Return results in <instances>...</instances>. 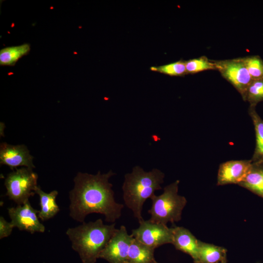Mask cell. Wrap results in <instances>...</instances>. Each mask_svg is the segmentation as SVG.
<instances>
[{
    "label": "cell",
    "mask_w": 263,
    "mask_h": 263,
    "mask_svg": "<svg viewBox=\"0 0 263 263\" xmlns=\"http://www.w3.org/2000/svg\"><path fill=\"white\" fill-rule=\"evenodd\" d=\"M112 170L96 174L78 172L74 178L75 186L69 192L70 217L81 223L90 214L105 216L106 221L115 222L121 216L124 205L116 202L110 178Z\"/></svg>",
    "instance_id": "cell-1"
},
{
    "label": "cell",
    "mask_w": 263,
    "mask_h": 263,
    "mask_svg": "<svg viewBox=\"0 0 263 263\" xmlns=\"http://www.w3.org/2000/svg\"><path fill=\"white\" fill-rule=\"evenodd\" d=\"M116 229L115 223L106 225L98 219L69 228L66 234L83 263H95Z\"/></svg>",
    "instance_id": "cell-2"
},
{
    "label": "cell",
    "mask_w": 263,
    "mask_h": 263,
    "mask_svg": "<svg viewBox=\"0 0 263 263\" xmlns=\"http://www.w3.org/2000/svg\"><path fill=\"white\" fill-rule=\"evenodd\" d=\"M124 177L122 187L123 200L139 222L143 219L142 211L144 204L156 190L162 189L161 185L164 182L165 174L158 169L146 171L136 166Z\"/></svg>",
    "instance_id": "cell-3"
},
{
    "label": "cell",
    "mask_w": 263,
    "mask_h": 263,
    "mask_svg": "<svg viewBox=\"0 0 263 263\" xmlns=\"http://www.w3.org/2000/svg\"><path fill=\"white\" fill-rule=\"evenodd\" d=\"M179 183V180H176L165 187L161 194H154L150 198L152 204L148 210L150 215V220L166 225L181 220L187 200L178 193Z\"/></svg>",
    "instance_id": "cell-4"
},
{
    "label": "cell",
    "mask_w": 263,
    "mask_h": 263,
    "mask_svg": "<svg viewBox=\"0 0 263 263\" xmlns=\"http://www.w3.org/2000/svg\"><path fill=\"white\" fill-rule=\"evenodd\" d=\"M38 178V174L32 169L28 168L16 169L9 173L5 178L6 195L17 205L24 204L36 193Z\"/></svg>",
    "instance_id": "cell-5"
},
{
    "label": "cell",
    "mask_w": 263,
    "mask_h": 263,
    "mask_svg": "<svg viewBox=\"0 0 263 263\" xmlns=\"http://www.w3.org/2000/svg\"><path fill=\"white\" fill-rule=\"evenodd\" d=\"M138 222L139 227L132 229L131 234L138 242L154 249L165 244H172L171 227L150 220L143 219Z\"/></svg>",
    "instance_id": "cell-6"
},
{
    "label": "cell",
    "mask_w": 263,
    "mask_h": 263,
    "mask_svg": "<svg viewBox=\"0 0 263 263\" xmlns=\"http://www.w3.org/2000/svg\"><path fill=\"white\" fill-rule=\"evenodd\" d=\"M214 61L216 70L232 85L245 100L247 88L253 80L242 58Z\"/></svg>",
    "instance_id": "cell-7"
},
{
    "label": "cell",
    "mask_w": 263,
    "mask_h": 263,
    "mask_svg": "<svg viewBox=\"0 0 263 263\" xmlns=\"http://www.w3.org/2000/svg\"><path fill=\"white\" fill-rule=\"evenodd\" d=\"M132 239V235L128 234L126 227L121 225L100 253L99 258L109 263H128V253Z\"/></svg>",
    "instance_id": "cell-8"
},
{
    "label": "cell",
    "mask_w": 263,
    "mask_h": 263,
    "mask_svg": "<svg viewBox=\"0 0 263 263\" xmlns=\"http://www.w3.org/2000/svg\"><path fill=\"white\" fill-rule=\"evenodd\" d=\"M8 212L14 227L31 234L45 231V226L39 220V210L34 209L29 201L23 205L8 208Z\"/></svg>",
    "instance_id": "cell-9"
},
{
    "label": "cell",
    "mask_w": 263,
    "mask_h": 263,
    "mask_svg": "<svg viewBox=\"0 0 263 263\" xmlns=\"http://www.w3.org/2000/svg\"><path fill=\"white\" fill-rule=\"evenodd\" d=\"M33 159V157L24 145H12L6 143L0 144V163L11 169L20 166L33 169L35 168Z\"/></svg>",
    "instance_id": "cell-10"
},
{
    "label": "cell",
    "mask_w": 263,
    "mask_h": 263,
    "mask_svg": "<svg viewBox=\"0 0 263 263\" xmlns=\"http://www.w3.org/2000/svg\"><path fill=\"white\" fill-rule=\"evenodd\" d=\"M251 164V159L230 160L221 163L218 171L217 185H238L246 176Z\"/></svg>",
    "instance_id": "cell-11"
},
{
    "label": "cell",
    "mask_w": 263,
    "mask_h": 263,
    "mask_svg": "<svg viewBox=\"0 0 263 263\" xmlns=\"http://www.w3.org/2000/svg\"><path fill=\"white\" fill-rule=\"evenodd\" d=\"M171 228L173 233L172 244L177 250L190 256L196 263L198 260V240L184 227L174 226Z\"/></svg>",
    "instance_id": "cell-12"
},
{
    "label": "cell",
    "mask_w": 263,
    "mask_h": 263,
    "mask_svg": "<svg viewBox=\"0 0 263 263\" xmlns=\"http://www.w3.org/2000/svg\"><path fill=\"white\" fill-rule=\"evenodd\" d=\"M238 185L263 198V160L252 161L249 171Z\"/></svg>",
    "instance_id": "cell-13"
},
{
    "label": "cell",
    "mask_w": 263,
    "mask_h": 263,
    "mask_svg": "<svg viewBox=\"0 0 263 263\" xmlns=\"http://www.w3.org/2000/svg\"><path fill=\"white\" fill-rule=\"evenodd\" d=\"M35 192L39 197L40 209L38 214V218L42 221H44L54 217L60 210L56 201L57 191L54 190L50 193H46L37 186Z\"/></svg>",
    "instance_id": "cell-14"
},
{
    "label": "cell",
    "mask_w": 263,
    "mask_h": 263,
    "mask_svg": "<svg viewBox=\"0 0 263 263\" xmlns=\"http://www.w3.org/2000/svg\"><path fill=\"white\" fill-rule=\"evenodd\" d=\"M226 252L223 247L198 240V260L196 263H217L226 258Z\"/></svg>",
    "instance_id": "cell-15"
},
{
    "label": "cell",
    "mask_w": 263,
    "mask_h": 263,
    "mask_svg": "<svg viewBox=\"0 0 263 263\" xmlns=\"http://www.w3.org/2000/svg\"><path fill=\"white\" fill-rule=\"evenodd\" d=\"M154 250L133 237L128 253V263H154Z\"/></svg>",
    "instance_id": "cell-16"
},
{
    "label": "cell",
    "mask_w": 263,
    "mask_h": 263,
    "mask_svg": "<svg viewBox=\"0 0 263 263\" xmlns=\"http://www.w3.org/2000/svg\"><path fill=\"white\" fill-rule=\"evenodd\" d=\"M30 50L29 43L2 48L0 51V65L15 66L20 58L29 53Z\"/></svg>",
    "instance_id": "cell-17"
},
{
    "label": "cell",
    "mask_w": 263,
    "mask_h": 263,
    "mask_svg": "<svg viewBox=\"0 0 263 263\" xmlns=\"http://www.w3.org/2000/svg\"><path fill=\"white\" fill-rule=\"evenodd\" d=\"M255 106H249L248 113L252 120L256 135V146L252 162L263 160V120L256 111Z\"/></svg>",
    "instance_id": "cell-18"
},
{
    "label": "cell",
    "mask_w": 263,
    "mask_h": 263,
    "mask_svg": "<svg viewBox=\"0 0 263 263\" xmlns=\"http://www.w3.org/2000/svg\"><path fill=\"white\" fill-rule=\"evenodd\" d=\"M187 74H194L207 70H216L214 60L205 56L185 61Z\"/></svg>",
    "instance_id": "cell-19"
},
{
    "label": "cell",
    "mask_w": 263,
    "mask_h": 263,
    "mask_svg": "<svg viewBox=\"0 0 263 263\" xmlns=\"http://www.w3.org/2000/svg\"><path fill=\"white\" fill-rule=\"evenodd\" d=\"M150 70L171 76H182L187 74L185 61L182 60L163 65L151 67Z\"/></svg>",
    "instance_id": "cell-20"
},
{
    "label": "cell",
    "mask_w": 263,
    "mask_h": 263,
    "mask_svg": "<svg viewBox=\"0 0 263 263\" xmlns=\"http://www.w3.org/2000/svg\"><path fill=\"white\" fill-rule=\"evenodd\" d=\"M252 80L263 79V60L257 56L242 58Z\"/></svg>",
    "instance_id": "cell-21"
},
{
    "label": "cell",
    "mask_w": 263,
    "mask_h": 263,
    "mask_svg": "<svg viewBox=\"0 0 263 263\" xmlns=\"http://www.w3.org/2000/svg\"><path fill=\"white\" fill-rule=\"evenodd\" d=\"M244 101H248L250 105L255 106L263 101V79L252 81L247 88Z\"/></svg>",
    "instance_id": "cell-22"
},
{
    "label": "cell",
    "mask_w": 263,
    "mask_h": 263,
    "mask_svg": "<svg viewBox=\"0 0 263 263\" xmlns=\"http://www.w3.org/2000/svg\"><path fill=\"white\" fill-rule=\"evenodd\" d=\"M14 226L11 223L5 220L3 217H0V239L8 237L11 235Z\"/></svg>",
    "instance_id": "cell-23"
},
{
    "label": "cell",
    "mask_w": 263,
    "mask_h": 263,
    "mask_svg": "<svg viewBox=\"0 0 263 263\" xmlns=\"http://www.w3.org/2000/svg\"><path fill=\"white\" fill-rule=\"evenodd\" d=\"M217 263H227V260H226V258L223 259V260H222L221 261Z\"/></svg>",
    "instance_id": "cell-24"
},
{
    "label": "cell",
    "mask_w": 263,
    "mask_h": 263,
    "mask_svg": "<svg viewBox=\"0 0 263 263\" xmlns=\"http://www.w3.org/2000/svg\"><path fill=\"white\" fill-rule=\"evenodd\" d=\"M154 263H158V262H157L156 261Z\"/></svg>",
    "instance_id": "cell-25"
}]
</instances>
